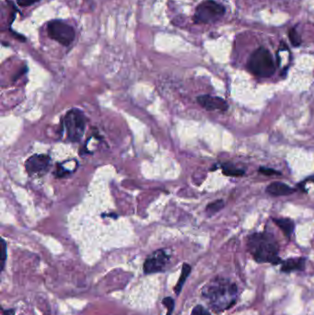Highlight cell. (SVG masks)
<instances>
[{"label": "cell", "mask_w": 314, "mask_h": 315, "mask_svg": "<svg viewBox=\"0 0 314 315\" xmlns=\"http://www.w3.org/2000/svg\"><path fill=\"white\" fill-rule=\"evenodd\" d=\"M203 298L215 312L229 310L238 299V288L225 278H215L204 287Z\"/></svg>", "instance_id": "6da1fadb"}, {"label": "cell", "mask_w": 314, "mask_h": 315, "mask_svg": "<svg viewBox=\"0 0 314 315\" xmlns=\"http://www.w3.org/2000/svg\"><path fill=\"white\" fill-rule=\"evenodd\" d=\"M247 247L255 261L262 263L278 264L282 262L278 256V244L273 235L267 233H257L249 236Z\"/></svg>", "instance_id": "7a4b0ae2"}, {"label": "cell", "mask_w": 314, "mask_h": 315, "mask_svg": "<svg viewBox=\"0 0 314 315\" xmlns=\"http://www.w3.org/2000/svg\"><path fill=\"white\" fill-rule=\"evenodd\" d=\"M248 68L254 75L260 78H269L276 71L272 54L264 47H259L253 52L248 62Z\"/></svg>", "instance_id": "3957f363"}, {"label": "cell", "mask_w": 314, "mask_h": 315, "mask_svg": "<svg viewBox=\"0 0 314 315\" xmlns=\"http://www.w3.org/2000/svg\"><path fill=\"white\" fill-rule=\"evenodd\" d=\"M65 127L68 139L72 142H79L86 128V119L82 112L78 109L68 111L65 116Z\"/></svg>", "instance_id": "277c9868"}, {"label": "cell", "mask_w": 314, "mask_h": 315, "mask_svg": "<svg viewBox=\"0 0 314 315\" xmlns=\"http://www.w3.org/2000/svg\"><path fill=\"white\" fill-rule=\"evenodd\" d=\"M224 7L214 0H206L195 9L194 20L196 23H210L217 22L225 14Z\"/></svg>", "instance_id": "5b68a950"}, {"label": "cell", "mask_w": 314, "mask_h": 315, "mask_svg": "<svg viewBox=\"0 0 314 315\" xmlns=\"http://www.w3.org/2000/svg\"><path fill=\"white\" fill-rule=\"evenodd\" d=\"M47 31L49 37L64 46L71 45L75 40L74 28L62 21H52L48 23Z\"/></svg>", "instance_id": "8992f818"}, {"label": "cell", "mask_w": 314, "mask_h": 315, "mask_svg": "<svg viewBox=\"0 0 314 315\" xmlns=\"http://www.w3.org/2000/svg\"><path fill=\"white\" fill-rule=\"evenodd\" d=\"M171 260V255L163 249H159L153 252L148 256L143 265L144 273L147 275L159 273L166 269Z\"/></svg>", "instance_id": "52a82bcc"}, {"label": "cell", "mask_w": 314, "mask_h": 315, "mask_svg": "<svg viewBox=\"0 0 314 315\" xmlns=\"http://www.w3.org/2000/svg\"><path fill=\"white\" fill-rule=\"evenodd\" d=\"M51 158L45 154H35L25 162V169L31 176H42L48 171Z\"/></svg>", "instance_id": "ba28073f"}, {"label": "cell", "mask_w": 314, "mask_h": 315, "mask_svg": "<svg viewBox=\"0 0 314 315\" xmlns=\"http://www.w3.org/2000/svg\"><path fill=\"white\" fill-rule=\"evenodd\" d=\"M197 103L208 111L226 112L229 109V105L224 99L214 97L211 95H200L196 98Z\"/></svg>", "instance_id": "9c48e42d"}, {"label": "cell", "mask_w": 314, "mask_h": 315, "mask_svg": "<svg viewBox=\"0 0 314 315\" xmlns=\"http://www.w3.org/2000/svg\"><path fill=\"white\" fill-rule=\"evenodd\" d=\"M295 191H296L295 189L280 182L272 183L266 187V193L274 196L291 195L293 193H295Z\"/></svg>", "instance_id": "30bf717a"}, {"label": "cell", "mask_w": 314, "mask_h": 315, "mask_svg": "<svg viewBox=\"0 0 314 315\" xmlns=\"http://www.w3.org/2000/svg\"><path fill=\"white\" fill-rule=\"evenodd\" d=\"M305 258H290L282 262L281 271L289 273L292 271H303L305 268Z\"/></svg>", "instance_id": "8fae6325"}, {"label": "cell", "mask_w": 314, "mask_h": 315, "mask_svg": "<svg viewBox=\"0 0 314 315\" xmlns=\"http://www.w3.org/2000/svg\"><path fill=\"white\" fill-rule=\"evenodd\" d=\"M276 225L279 227V229L284 233L287 237H290L294 232V222L290 218H274L273 219Z\"/></svg>", "instance_id": "7c38bea8"}, {"label": "cell", "mask_w": 314, "mask_h": 315, "mask_svg": "<svg viewBox=\"0 0 314 315\" xmlns=\"http://www.w3.org/2000/svg\"><path fill=\"white\" fill-rule=\"evenodd\" d=\"M191 270H192V267L188 263H183V268H182V273H181L179 280H178L177 284L175 286V289H174L175 293L177 295H179L180 292H181L183 287L185 281H186V278H188V276L191 273Z\"/></svg>", "instance_id": "4fadbf2b"}, {"label": "cell", "mask_w": 314, "mask_h": 315, "mask_svg": "<svg viewBox=\"0 0 314 315\" xmlns=\"http://www.w3.org/2000/svg\"><path fill=\"white\" fill-rule=\"evenodd\" d=\"M221 168H222V173L226 176L239 177V176H242L245 173L243 170L238 169V168L235 167V165L231 164V163H225V164L221 166Z\"/></svg>", "instance_id": "5bb4252c"}, {"label": "cell", "mask_w": 314, "mask_h": 315, "mask_svg": "<svg viewBox=\"0 0 314 315\" xmlns=\"http://www.w3.org/2000/svg\"><path fill=\"white\" fill-rule=\"evenodd\" d=\"M225 203L223 200H216L214 202L210 203L208 205L206 211L209 213V215L211 216L213 214H216L218 211L222 210L224 208Z\"/></svg>", "instance_id": "9a60e30c"}, {"label": "cell", "mask_w": 314, "mask_h": 315, "mask_svg": "<svg viewBox=\"0 0 314 315\" xmlns=\"http://www.w3.org/2000/svg\"><path fill=\"white\" fill-rule=\"evenodd\" d=\"M288 37L291 42L292 45L295 47H298L299 45H301V39L299 35V33L297 32V30L295 28H292L288 32Z\"/></svg>", "instance_id": "2e32d148"}, {"label": "cell", "mask_w": 314, "mask_h": 315, "mask_svg": "<svg viewBox=\"0 0 314 315\" xmlns=\"http://www.w3.org/2000/svg\"><path fill=\"white\" fill-rule=\"evenodd\" d=\"M0 259H1V272L4 269L5 262L7 260V243L6 240L4 239H1V255H0Z\"/></svg>", "instance_id": "e0dca14e"}, {"label": "cell", "mask_w": 314, "mask_h": 315, "mask_svg": "<svg viewBox=\"0 0 314 315\" xmlns=\"http://www.w3.org/2000/svg\"><path fill=\"white\" fill-rule=\"evenodd\" d=\"M162 304L168 309V312H167L166 315H172L173 309H174V300H173V299L171 297H167L162 301Z\"/></svg>", "instance_id": "ac0fdd59"}, {"label": "cell", "mask_w": 314, "mask_h": 315, "mask_svg": "<svg viewBox=\"0 0 314 315\" xmlns=\"http://www.w3.org/2000/svg\"><path fill=\"white\" fill-rule=\"evenodd\" d=\"M191 315H211V314L202 305H197L193 309Z\"/></svg>", "instance_id": "d6986e66"}, {"label": "cell", "mask_w": 314, "mask_h": 315, "mask_svg": "<svg viewBox=\"0 0 314 315\" xmlns=\"http://www.w3.org/2000/svg\"><path fill=\"white\" fill-rule=\"evenodd\" d=\"M259 173L262 174H265V175H281L280 172H277L274 169H270V168H266V167H261L259 169Z\"/></svg>", "instance_id": "ffe728a7"}, {"label": "cell", "mask_w": 314, "mask_h": 315, "mask_svg": "<svg viewBox=\"0 0 314 315\" xmlns=\"http://www.w3.org/2000/svg\"><path fill=\"white\" fill-rule=\"evenodd\" d=\"M40 0H17V3L21 6V7H29L33 4H35L36 2H39Z\"/></svg>", "instance_id": "44dd1931"}, {"label": "cell", "mask_w": 314, "mask_h": 315, "mask_svg": "<svg viewBox=\"0 0 314 315\" xmlns=\"http://www.w3.org/2000/svg\"><path fill=\"white\" fill-rule=\"evenodd\" d=\"M15 315V310L10 309V310H3L2 311V315Z\"/></svg>", "instance_id": "7402d4cb"}]
</instances>
